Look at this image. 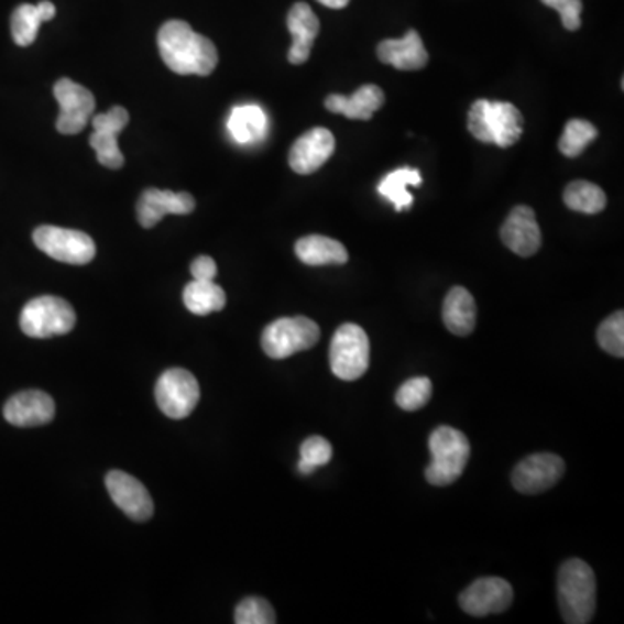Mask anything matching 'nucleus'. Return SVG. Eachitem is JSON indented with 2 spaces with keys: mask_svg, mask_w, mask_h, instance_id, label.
Masks as SVG:
<instances>
[{
  "mask_svg": "<svg viewBox=\"0 0 624 624\" xmlns=\"http://www.w3.org/2000/svg\"><path fill=\"white\" fill-rule=\"evenodd\" d=\"M335 152V138L325 127H315L295 141L288 155L292 171L309 176L327 164Z\"/></svg>",
  "mask_w": 624,
  "mask_h": 624,
  "instance_id": "4468645a",
  "label": "nucleus"
},
{
  "mask_svg": "<svg viewBox=\"0 0 624 624\" xmlns=\"http://www.w3.org/2000/svg\"><path fill=\"white\" fill-rule=\"evenodd\" d=\"M433 396V382L427 376H415L401 385L396 392V403L404 412L424 408Z\"/></svg>",
  "mask_w": 624,
  "mask_h": 624,
  "instance_id": "c756f323",
  "label": "nucleus"
},
{
  "mask_svg": "<svg viewBox=\"0 0 624 624\" xmlns=\"http://www.w3.org/2000/svg\"><path fill=\"white\" fill-rule=\"evenodd\" d=\"M420 172L416 168H397L379 184V193L392 201L397 212H401L413 205V196L408 193V186H420Z\"/></svg>",
  "mask_w": 624,
  "mask_h": 624,
  "instance_id": "bb28decb",
  "label": "nucleus"
},
{
  "mask_svg": "<svg viewBox=\"0 0 624 624\" xmlns=\"http://www.w3.org/2000/svg\"><path fill=\"white\" fill-rule=\"evenodd\" d=\"M228 131L238 144L259 143L267 134V117L258 105L233 108L229 114Z\"/></svg>",
  "mask_w": 624,
  "mask_h": 624,
  "instance_id": "393cba45",
  "label": "nucleus"
},
{
  "mask_svg": "<svg viewBox=\"0 0 624 624\" xmlns=\"http://www.w3.org/2000/svg\"><path fill=\"white\" fill-rule=\"evenodd\" d=\"M376 54H379L380 62L403 69V72H415V69L425 68L429 63V53L425 50L424 42L416 30H409L401 41L388 39V41L380 42Z\"/></svg>",
  "mask_w": 624,
  "mask_h": 624,
  "instance_id": "a211bd4d",
  "label": "nucleus"
},
{
  "mask_svg": "<svg viewBox=\"0 0 624 624\" xmlns=\"http://www.w3.org/2000/svg\"><path fill=\"white\" fill-rule=\"evenodd\" d=\"M514 602L512 584L502 578H481L460 595V607L473 617L500 614Z\"/></svg>",
  "mask_w": 624,
  "mask_h": 624,
  "instance_id": "f8f14e48",
  "label": "nucleus"
},
{
  "mask_svg": "<svg viewBox=\"0 0 624 624\" xmlns=\"http://www.w3.org/2000/svg\"><path fill=\"white\" fill-rule=\"evenodd\" d=\"M442 319L446 328L458 337H467L475 330L478 306L467 288L455 286L448 292L442 306Z\"/></svg>",
  "mask_w": 624,
  "mask_h": 624,
  "instance_id": "412c9836",
  "label": "nucleus"
},
{
  "mask_svg": "<svg viewBox=\"0 0 624 624\" xmlns=\"http://www.w3.org/2000/svg\"><path fill=\"white\" fill-rule=\"evenodd\" d=\"M333 455L330 442L321 436H313L300 446V460H298V472L309 475L318 467L327 466Z\"/></svg>",
  "mask_w": 624,
  "mask_h": 624,
  "instance_id": "7c9ffc66",
  "label": "nucleus"
},
{
  "mask_svg": "<svg viewBox=\"0 0 624 624\" xmlns=\"http://www.w3.org/2000/svg\"><path fill=\"white\" fill-rule=\"evenodd\" d=\"M562 620L569 624L592 621L596 607V580L593 569L584 560L569 559L562 563L557 581Z\"/></svg>",
  "mask_w": 624,
  "mask_h": 624,
  "instance_id": "f03ea898",
  "label": "nucleus"
},
{
  "mask_svg": "<svg viewBox=\"0 0 624 624\" xmlns=\"http://www.w3.org/2000/svg\"><path fill=\"white\" fill-rule=\"evenodd\" d=\"M160 56L177 75L207 77L219 63L212 41L196 33L186 21L171 20L158 32Z\"/></svg>",
  "mask_w": 624,
  "mask_h": 624,
  "instance_id": "f257e3e1",
  "label": "nucleus"
},
{
  "mask_svg": "<svg viewBox=\"0 0 624 624\" xmlns=\"http://www.w3.org/2000/svg\"><path fill=\"white\" fill-rule=\"evenodd\" d=\"M596 135H599V131L593 123L587 122V120H571L563 129L562 138H560V153L569 156V158H576L587 150L588 144L595 141Z\"/></svg>",
  "mask_w": 624,
  "mask_h": 624,
  "instance_id": "c85d7f7f",
  "label": "nucleus"
},
{
  "mask_svg": "<svg viewBox=\"0 0 624 624\" xmlns=\"http://www.w3.org/2000/svg\"><path fill=\"white\" fill-rule=\"evenodd\" d=\"M433 455L430 466L425 470V478L433 485H449L461 478L469 463L470 445L466 434L453 427L441 425L429 437Z\"/></svg>",
  "mask_w": 624,
  "mask_h": 624,
  "instance_id": "7ed1b4c3",
  "label": "nucleus"
},
{
  "mask_svg": "<svg viewBox=\"0 0 624 624\" xmlns=\"http://www.w3.org/2000/svg\"><path fill=\"white\" fill-rule=\"evenodd\" d=\"M319 4L327 6L331 9H342L349 4V0H318Z\"/></svg>",
  "mask_w": 624,
  "mask_h": 624,
  "instance_id": "e433bc0d",
  "label": "nucleus"
},
{
  "mask_svg": "<svg viewBox=\"0 0 624 624\" xmlns=\"http://www.w3.org/2000/svg\"><path fill=\"white\" fill-rule=\"evenodd\" d=\"M77 316L65 298L42 295L23 307L21 331L32 339H51L74 330Z\"/></svg>",
  "mask_w": 624,
  "mask_h": 624,
  "instance_id": "20e7f679",
  "label": "nucleus"
},
{
  "mask_svg": "<svg viewBox=\"0 0 624 624\" xmlns=\"http://www.w3.org/2000/svg\"><path fill=\"white\" fill-rule=\"evenodd\" d=\"M191 274L193 280H198V282H214L217 274L216 261L207 255L196 258L191 264Z\"/></svg>",
  "mask_w": 624,
  "mask_h": 624,
  "instance_id": "c9c22d12",
  "label": "nucleus"
},
{
  "mask_svg": "<svg viewBox=\"0 0 624 624\" xmlns=\"http://www.w3.org/2000/svg\"><path fill=\"white\" fill-rule=\"evenodd\" d=\"M566 463L554 453H536L524 458L512 473V484L518 493L538 494L550 490L562 479Z\"/></svg>",
  "mask_w": 624,
  "mask_h": 624,
  "instance_id": "9b49d317",
  "label": "nucleus"
},
{
  "mask_svg": "<svg viewBox=\"0 0 624 624\" xmlns=\"http://www.w3.org/2000/svg\"><path fill=\"white\" fill-rule=\"evenodd\" d=\"M62 113L57 117L56 129L65 135L80 134L89 122L90 114L95 113L96 99L90 90L80 84L62 78L54 86Z\"/></svg>",
  "mask_w": 624,
  "mask_h": 624,
  "instance_id": "1a4fd4ad",
  "label": "nucleus"
},
{
  "mask_svg": "<svg viewBox=\"0 0 624 624\" xmlns=\"http://www.w3.org/2000/svg\"><path fill=\"white\" fill-rule=\"evenodd\" d=\"M131 117L129 111L122 107H113L107 113L96 114L92 120L95 132L90 134L89 143L98 156V162L105 167L117 168L123 167V153L119 147V134L125 129Z\"/></svg>",
  "mask_w": 624,
  "mask_h": 624,
  "instance_id": "9d476101",
  "label": "nucleus"
},
{
  "mask_svg": "<svg viewBox=\"0 0 624 624\" xmlns=\"http://www.w3.org/2000/svg\"><path fill=\"white\" fill-rule=\"evenodd\" d=\"M502 241L506 249L521 258L535 255L541 247V231L536 222L535 210L526 205L515 207L503 225Z\"/></svg>",
  "mask_w": 624,
  "mask_h": 624,
  "instance_id": "dca6fc26",
  "label": "nucleus"
},
{
  "mask_svg": "<svg viewBox=\"0 0 624 624\" xmlns=\"http://www.w3.org/2000/svg\"><path fill=\"white\" fill-rule=\"evenodd\" d=\"M330 366L333 375L343 382H354L366 373L370 339L360 325L346 322L335 331L330 343Z\"/></svg>",
  "mask_w": 624,
  "mask_h": 624,
  "instance_id": "39448f33",
  "label": "nucleus"
},
{
  "mask_svg": "<svg viewBox=\"0 0 624 624\" xmlns=\"http://www.w3.org/2000/svg\"><path fill=\"white\" fill-rule=\"evenodd\" d=\"M286 25L294 39L291 51H288V62L292 65H304L309 59L310 50L318 37L319 20L309 4L297 2L286 18Z\"/></svg>",
  "mask_w": 624,
  "mask_h": 624,
  "instance_id": "6ab92c4d",
  "label": "nucleus"
},
{
  "mask_svg": "<svg viewBox=\"0 0 624 624\" xmlns=\"http://www.w3.org/2000/svg\"><path fill=\"white\" fill-rule=\"evenodd\" d=\"M295 253L298 261L307 265L346 264L349 261V253L340 241L321 234L300 238L295 243Z\"/></svg>",
  "mask_w": 624,
  "mask_h": 624,
  "instance_id": "b1692460",
  "label": "nucleus"
},
{
  "mask_svg": "<svg viewBox=\"0 0 624 624\" xmlns=\"http://www.w3.org/2000/svg\"><path fill=\"white\" fill-rule=\"evenodd\" d=\"M541 2L560 14L562 25L569 32H576V30L580 29L581 11H583V2L581 0H541Z\"/></svg>",
  "mask_w": 624,
  "mask_h": 624,
  "instance_id": "f704fd0d",
  "label": "nucleus"
},
{
  "mask_svg": "<svg viewBox=\"0 0 624 624\" xmlns=\"http://www.w3.org/2000/svg\"><path fill=\"white\" fill-rule=\"evenodd\" d=\"M321 331L313 319L280 318L262 331V349L273 360H285L318 343Z\"/></svg>",
  "mask_w": 624,
  "mask_h": 624,
  "instance_id": "423d86ee",
  "label": "nucleus"
},
{
  "mask_svg": "<svg viewBox=\"0 0 624 624\" xmlns=\"http://www.w3.org/2000/svg\"><path fill=\"white\" fill-rule=\"evenodd\" d=\"M56 415V404L42 391L20 392L6 403L4 418L14 427H41Z\"/></svg>",
  "mask_w": 624,
  "mask_h": 624,
  "instance_id": "f3484780",
  "label": "nucleus"
},
{
  "mask_svg": "<svg viewBox=\"0 0 624 624\" xmlns=\"http://www.w3.org/2000/svg\"><path fill=\"white\" fill-rule=\"evenodd\" d=\"M155 397L164 415L172 420H183L198 406L200 385L188 370L171 368L160 375Z\"/></svg>",
  "mask_w": 624,
  "mask_h": 624,
  "instance_id": "6e6552de",
  "label": "nucleus"
},
{
  "mask_svg": "<svg viewBox=\"0 0 624 624\" xmlns=\"http://www.w3.org/2000/svg\"><path fill=\"white\" fill-rule=\"evenodd\" d=\"M563 204L576 212L593 216V214L602 212L607 207V196H605L604 189H600L596 184L588 183V180H574L563 191Z\"/></svg>",
  "mask_w": 624,
  "mask_h": 624,
  "instance_id": "cd10ccee",
  "label": "nucleus"
},
{
  "mask_svg": "<svg viewBox=\"0 0 624 624\" xmlns=\"http://www.w3.org/2000/svg\"><path fill=\"white\" fill-rule=\"evenodd\" d=\"M488 127H490L493 144L500 147L514 146L523 135V114L511 102L490 101Z\"/></svg>",
  "mask_w": 624,
  "mask_h": 624,
  "instance_id": "4be33fe9",
  "label": "nucleus"
},
{
  "mask_svg": "<svg viewBox=\"0 0 624 624\" xmlns=\"http://www.w3.org/2000/svg\"><path fill=\"white\" fill-rule=\"evenodd\" d=\"M195 207V198L189 193L150 188L139 198L138 221L143 228L150 229L165 216H188Z\"/></svg>",
  "mask_w": 624,
  "mask_h": 624,
  "instance_id": "2eb2a0df",
  "label": "nucleus"
},
{
  "mask_svg": "<svg viewBox=\"0 0 624 624\" xmlns=\"http://www.w3.org/2000/svg\"><path fill=\"white\" fill-rule=\"evenodd\" d=\"M488 107H490L488 99L473 102L469 111V131L481 143L493 144L490 127H488Z\"/></svg>",
  "mask_w": 624,
  "mask_h": 624,
  "instance_id": "72a5a7b5",
  "label": "nucleus"
},
{
  "mask_svg": "<svg viewBox=\"0 0 624 624\" xmlns=\"http://www.w3.org/2000/svg\"><path fill=\"white\" fill-rule=\"evenodd\" d=\"M105 482H107V490L114 505L119 506L127 517L138 523L152 518L155 505L143 482H139L138 479L122 470H111Z\"/></svg>",
  "mask_w": 624,
  "mask_h": 624,
  "instance_id": "ddd939ff",
  "label": "nucleus"
},
{
  "mask_svg": "<svg viewBox=\"0 0 624 624\" xmlns=\"http://www.w3.org/2000/svg\"><path fill=\"white\" fill-rule=\"evenodd\" d=\"M54 17H56V8L50 0H42L37 6H20L11 18V33H13L14 42L21 47L32 45L37 39L42 23L53 20Z\"/></svg>",
  "mask_w": 624,
  "mask_h": 624,
  "instance_id": "5701e85b",
  "label": "nucleus"
},
{
  "mask_svg": "<svg viewBox=\"0 0 624 624\" xmlns=\"http://www.w3.org/2000/svg\"><path fill=\"white\" fill-rule=\"evenodd\" d=\"M234 623L237 624H274L276 614L267 600L261 596H249L241 600L234 611Z\"/></svg>",
  "mask_w": 624,
  "mask_h": 624,
  "instance_id": "473e14b6",
  "label": "nucleus"
},
{
  "mask_svg": "<svg viewBox=\"0 0 624 624\" xmlns=\"http://www.w3.org/2000/svg\"><path fill=\"white\" fill-rule=\"evenodd\" d=\"M596 339H599V346L609 352L611 355H616V358H623L624 355V315L623 310H617L614 315L609 316L602 325H600L599 333H596Z\"/></svg>",
  "mask_w": 624,
  "mask_h": 624,
  "instance_id": "2f4dec72",
  "label": "nucleus"
},
{
  "mask_svg": "<svg viewBox=\"0 0 624 624\" xmlns=\"http://www.w3.org/2000/svg\"><path fill=\"white\" fill-rule=\"evenodd\" d=\"M184 306L196 316L212 315L225 309L226 294L221 286L214 282L193 280L183 292Z\"/></svg>",
  "mask_w": 624,
  "mask_h": 624,
  "instance_id": "a878e982",
  "label": "nucleus"
},
{
  "mask_svg": "<svg viewBox=\"0 0 624 624\" xmlns=\"http://www.w3.org/2000/svg\"><path fill=\"white\" fill-rule=\"evenodd\" d=\"M385 96L380 87L368 84L360 87L352 96L331 95L325 101V108L331 113H339L351 120H372L376 110L384 107Z\"/></svg>",
  "mask_w": 624,
  "mask_h": 624,
  "instance_id": "aec40b11",
  "label": "nucleus"
},
{
  "mask_svg": "<svg viewBox=\"0 0 624 624\" xmlns=\"http://www.w3.org/2000/svg\"><path fill=\"white\" fill-rule=\"evenodd\" d=\"M33 241L45 255L65 264H89L96 255L92 238L75 229L41 226L33 231Z\"/></svg>",
  "mask_w": 624,
  "mask_h": 624,
  "instance_id": "0eeeda50",
  "label": "nucleus"
}]
</instances>
